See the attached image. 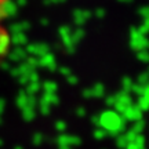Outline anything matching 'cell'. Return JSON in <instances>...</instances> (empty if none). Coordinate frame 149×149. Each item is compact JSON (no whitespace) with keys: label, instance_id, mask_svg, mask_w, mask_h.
Masks as SVG:
<instances>
[{"label":"cell","instance_id":"cell-1","mask_svg":"<svg viewBox=\"0 0 149 149\" xmlns=\"http://www.w3.org/2000/svg\"><path fill=\"white\" fill-rule=\"evenodd\" d=\"M10 0H0V62L6 58L11 47V35L6 26V11Z\"/></svg>","mask_w":149,"mask_h":149}]
</instances>
